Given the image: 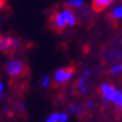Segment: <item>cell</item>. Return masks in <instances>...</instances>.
<instances>
[{"label":"cell","instance_id":"6da1fadb","mask_svg":"<svg viewBox=\"0 0 122 122\" xmlns=\"http://www.w3.org/2000/svg\"><path fill=\"white\" fill-rule=\"evenodd\" d=\"M77 21H79V16L76 11L67 6L59 8L50 16V24L56 31H62L67 27H74Z\"/></svg>","mask_w":122,"mask_h":122},{"label":"cell","instance_id":"7a4b0ae2","mask_svg":"<svg viewBox=\"0 0 122 122\" xmlns=\"http://www.w3.org/2000/svg\"><path fill=\"white\" fill-rule=\"evenodd\" d=\"M5 69V72L6 75L13 80H18V79H21L23 76L26 75V66L24 64V61L21 59H18V57H11L6 61V64L4 66Z\"/></svg>","mask_w":122,"mask_h":122},{"label":"cell","instance_id":"3957f363","mask_svg":"<svg viewBox=\"0 0 122 122\" xmlns=\"http://www.w3.org/2000/svg\"><path fill=\"white\" fill-rule=\"evenodd\" d=\"M23 42L19 37L14 35L0 34V52L3 54H11L21 49Z\"/></svg>","mask_w":122,"mask_h":122},{"label":"cell","instance_id":"277c9868","mask_svg":"<svg viewBox=\"0 0 122 122\" xmlns=\"http://www.w3.org/2000/svg\"><path fill=\"white\" fill-rule=\"evenodd\" d=\"M74 67H60L54 72L52 81L56 86H64L74 77Z\"/></svg>","mask_w":122,"mask_h":122},{"label":"cell","instance_id":"5b68a950","mask_svg":"<svg viewBox=\"0 0 122 122\" xmlns=\"http://www.w3.org/2000/svg\"><path fill=\"white\" fill-rule=\"evenodd\" d=\"M116 90H117V88H116L112 84H110V82H103V84L100 86V95L103 98V101L111 102L113 96H115Z\"/></svg>","mask_w":122,"mask_h":122},{"label":"cell","instance_id":"8992f818","mask_svg":"<svg viewBox=\"0 0 122 122\" xmlns=\"http://www.w3.org/2000/svg\"><path fill=\"white\" fill-rule=\"evenodd\" d=\"M102 56L106 61L118 62L120 60H122V50L118 47H108L102 52Z\"/></svg>","mask_w":122,"mask_h":122},{"label":"cell","instance_id":"52a82bcc","mask_svg":"<svg viewBox=\"0 0 122 122\" xmlns=\"http://www.w3.org/2000/svg\"><path fill=\"white\" fill-rule=\"evenodd\" d=\"M75 91L79 93V95H87V93L90 92V86H88L87 79H85L84 76H81L75 84Z\"/></svg>","mask_w":122,"mask_h":122},{"label":"cell","instance_id":"ba28073f","mask_svg":"<svg viewBox=\"0 0 122 122\" xmlns=\"http://www.w3.org/2000/svg\"><path fill=\"white\" fill-rule=\"evenodd\" d=\"M115 3V0H92V9L95 11H103Z\"/></svg>","mask_w":122,"mask_h":122},{"label":"cell","instance_id":"9c48e42d","mask_svg":"<svg viewBox=\"0 0 122 122\" xmlns=\"http://www.w3.org/2000/svg\"><path fill=\"white\" fill-rule=\"evenodd\" d=\"M85 106H82L81 103H71L69 105V107H67V112H70L72 116H76V117H82V116L85 115Z\"/></svg>","mask_w":122,"mask_h":122},{"label":"cell","instance_id":"30bf717a","mask_svg":"<svg viewBox=\"0 0 122 122\" xmlns=\"http://www.w3.org/2000/svg\"><path fill=\"white\" fill-rule=\"evenodd\" d=\"M69 113L67 112H54L45 120V122H67Z\"/></svg>","mask_w":122,"mask_h":122},{"label":"cell","instance_id":"8fae6325","mask_svg":"<svg viewBox=\"0 0 122 122\" xmlns=\"http://www.w3.org/2000/svg\"><path fill=\"white\" fill-rule=\"evenodd\" d=\"M92 11H95L92 8H87L86 5L84 8H81L80 10H77V16H79V19L84 20V21H87L92 18Z\"/></svg>","mask_w":122,"mask_h":122},{"label":"cell","instance_id":"7c38bea8","mask_svg":"<svg viewBox=\"0 0 122 122\" xmlns=\"http://www.w3.org/2000/svg\"><path fill=\"white\" fill-rule=\"evenodd\" d=\"M85 0H67L66 1V6L75 10V11H77V10H80L81 8L85 6Z\"/></svg>","mask_w":122,"mask_h":122},{"label":"cell","instance_id":"4fadbf2b","mask_svg":"<svg viewBox=\"0 0 122 122\" xmlns=\"http://www.w3.org/2000/svg\"><path fill=\"white\" fill-rule=\"evenodd\" d=\"M110 18L112 20H121L122 19V3L116 5L112 9V11L110 13Z\"/></svg>","mask_w":122,"mask_h":122},{"label":"cell","instance_id":"5bb4252c","mask_svg":"<svg viewBox=\"0 0 122 122\" xmlns=\"http://www.w3.org/2000/svg\"><path fill=\"white\" fill-rule=\"evenodd\" d=\"M111 102L113 105H116V106H118V107H122V90H116L115 96H113Z\"/></svg>","mask_w":122,"mask_h":122},{"label":"cell","instance_id":"9a60e30c","mask_svg":"<svg viewBox=\"0 0 122 122\" xmlns=\"http://www.w3.org/2000/svg\"><path fill=\"white\" fill-rule=\"evenodd\" d=\"M110 74L111 75H120L122 74V62H116L111 66L110 69Z\"/></svg>","mask_w":122,"mask_h":122},{"label":"cell","instance_id":"2e32d148","mask_svg":"<svg viewBox=\"0 0 122 122\" xmlns=\"http://www.w3.org/2000/svg\"><path fill=\"white\" fill-rule=\"evenodd\" d=\"M40 85H41L42 88H49L51 86V77L49 75H44L40 80Z\"/></svg>","mask_w":122,"mask_h":122},{"label":"cell","instance_id":"e0dca14e","mask_svg":"<svg viewBox=\"0 0 122 122\" xmlns=\"http://www.w3.org/2000/svg\"><path fill=\"white\" fill-rule=\"evenodd\" d=\"M92 75V71H91V69H85L84 71H82V74H81V76H84L85 79H88Z\"/></svg>","mask_w":122,"mask_h":122},{"label":"cell","instance_id":"ac0fdd59","mask_svg":"<svg viewBox=\"0 0 122 122\" xmlns=\"http://www.w3.org/2000/svg\"><path fill=\"white\" fill-rule=\"evenodd\" d=\"M85 107L88 108V110H90V108H93V107H95V101H93V100H88L87 103L85 105Z\"/></svg>","mask_w":122,"mask_h":122},{"label":"cell","instance_id":"d6986e66","mask_svg":"<svg viewBox=\"0 0 122 122\" xmlns=\"http://www.w3.org/2000/svg\"><path fill=\"white\" fill-rule=\"evenodd\" d=\"M4 91H5V85H4V82H3V81H0V98L3 97Z\"/></svg>","mask_w":122,"mask_h":122},{"label":"cell","instance_id":"ffe728a7","mask_svg":"<svg viewBox=\"0 0 122 122\" xmlns=\"http://www.w3.org/2000/svg\"><path fill=\"white\" fill-rule=\"evenodd\" d=\"M4 5H5V3H4V0H0V10H1V9L4 8Z\"/></svg>","mask_w":122,"mask_h":122},{"label":"cell","instance_id":"44dd1931","mask_svg":"<svg viewBox=\"0 0 122 122\" xmlns=\"http://www.w3.org/2000/svg\"><path fill=\"white\" fill-rule=\"evenodd\" d=\"M120 113H121V116H122V107H120Z\"/></svg>","mask_w":122,"mask_h":122}]
</instances>
